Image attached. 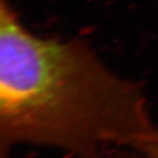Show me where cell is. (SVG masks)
<instances>
[{"label": "cell", "mask_w": 158, "mask_h": 158, "mask_svg": "<svg viewBox=\"0 0 158 158\" xmlns=\"http://www.w3.org/2000/svg\"><path fill=\"white\" fill-rule=\"evenodd\" d=\"M122 158H158V134L128 149Z\"/></svg>", "instance_id": "obj_2"}, {"label": "cell", "mask_w": 158, "mask_h": 158, "mask_svg": "<svg viewBox=\"0 0 158 158\" xmlns=\"http://www.w3.org/2000/svg\"><path fill=\"white\" fill-rule=\"evenodd\" d=\"M157 132L137 84L114 74L80 41L31 33L1 0V158L22 145L94 158Z\"/></svg>", "instance_id": "obj_1"}]
</instances>
